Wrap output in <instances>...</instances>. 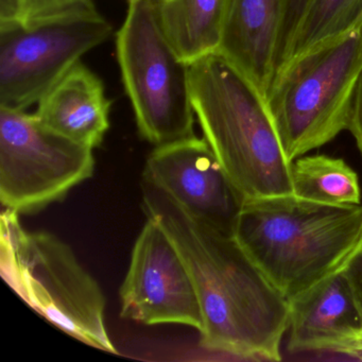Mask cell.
<instances>
[{
  "instance_id": "6da1fadb",
  "label": "cell",
  "mask_w": 362,
  "mask_h": 362,
  "mask_svg": "<svg viewBox=\"0 0 362 362\" xmlns=\"http://www.w3.org/2000/svg\"><path fill=\"white\" fill-rule=\"evenodd\" d=\"M143 204L146 215L168 233L192 275L202 313L201 345L243 359L281 361L289 300L235 237L194 219L146 182Z\"/></svg>"
},
{
  "instance_id": "7a4b0ae2",
  "label": "cell",
  "mask_w": 362,
  "mask_h": 362,
  "mask_svg": "<svg viewBox=\"0 0 362 362\" xmlns=\"http://www.w3.org/2000/svg\"><path fill=\"white\" fill-rule=\"evenodd\" d=\"M234 237L289 300L346 268L361 249L362 204H326L293 194L245 200Z\"/></svg>"
},
{
  "instance_id": "3957f363",
  "label": "cell",
  "mask_w": 362,
  "mask_h": 362,
  "mask_svg": "<svg viewBox=\"0 0 362 362\" xmlns=\"http://www.w3.org/2000/svg\"><path fill=\"white\" fill-rule=\"evenodd\" d=\"M190 97L203 139L245 201L293 194L266 97L239 67L220 52L192 63Z\"/></svg>"
},
{
  "instance_id": "277c9868",
  "label": "cell",
  "mask_w": 362,
  "mask_h": 362,
  "mask_svg": "<svg viewBox=\"0 0 362 362\" xmlns=\"http://www.w3.org/2000/svg\"><path fill=\"white\" fill-rule=\"evenodd\" d=\"M18 214L1 215L0 267L5 281L37 313L73 338L107 353L105 298L96 279L56 235L29 232Z\"/></svg>"
},
{
  "instance_id": "5b68a950",
  "label": "cell",
  "mask_w": 362,
  "mask_h": 362,
  "mask_svg": "<svg viewBox=\"0 0 362 362\" xmlns=\"http://www.w3.org/2000/svg\"><path fill=\"white\" fill-rule=\"evenodd\" d=\"M361 71L356 28L291 59L274 76L264 97L290 164L349 129Z\"/></svg>"
},
{
  "instance_id": "8992f818",
  "label": "cell",
  "mask_w": 362,
  "mask_h": 362,
  "mask_svg": "<svg viewBox=\"0 0 362 362\" xmlns=\"http://www.w3.org/2000/svg\"><path fill=\"white\" fill-rule=\"evenodd\" d=\"M116 54L141 136L156 147L194 136L190 65L165 35L156 0H129Z\"/></svg>"
},
{
  "instance_id": "52a82bcc",
  "label": "cell",
  "mask_w": 362,
  "mask_h": 362,
  "mask_svg": "<svg viewBox=\"0 0 362 362\" xmlns=\"http://www.w3.org/2000/svg\"><path fill=\"white\" fill-rule=\"evenodd\" d=\"M112 35L92 0L47 18L0 24V107L26 111Z\"/></svg>"
},
{
  "instance_id": "ba28073f",
  "label": "cell",
  "mask_w": 362,
  "mask_h": 362,
  "mask_svg": "<svg viewBox=\"0 0 362 362\" xmlns=\"http://www.w3.org/2000/svg\"><path fill=\"white\" fill-rule=\"evenodd\" d=\"M92 148L44 126L35 114L0 107V201L18 215L61 202L93 177Z\"/></svg>"
},
{
  "instance_id": "9c48e42d",
  "label": "cell",
  "mask_w": 362,
  "mask_h": 362,
  "mask_svg": "<svg viewBox=\"0 0 362 362\" xmlns=\"http://www.w3.org/2000/svg\"><path fill=\"white\" fill-rule=\"evenodd\" d=\"M147 218L120 288V317L146 325L183 324L200 332L202 313L189 270L162 224Z\"/></svg>"
},
{
  "instance_id": "30bf717a",
  "label": "cell",
  "mask_w": 362,
  "mask_h": 362,
  "mask_svg": "<svg viewBox=\"0 0 362 362\" xmlns=\"http://www.w3.org/2000/svg\"><path fill=\"white\" fill-rule=\"evenodd\" d=\"M144 180L194 219L234 237L245 199L204 139L194 135L156 147L146 162Z\"/></svg>"
},
{
  "instance_id": "8fae6325",
  "label": "cell",
  "mask_w": 362,
  "mask_h": 362,
  "mask_svg": "<svg viewBox=\"0 0 362 362\" xmlns=\"http://www.w3.org/2000/svg\"><path fill=\"white\" fill-rule=\"evenodd\" d=\"M290 351L346 355L362 339V310L344 269L289 300Z\"/></svg>"
},
{
  "instance_id": "7c38bea8",
  "label": "cell",
  "mask_w": 362,
  "mask_h": 362,
  "mask_svg": "<svg viewBox=\"0 0 362 362\" xmlns=\"http://www.w3.org/2000/svg\"><path fill=\"white\" fill-rule=\"evenodd\" d=\"M111 105L100 78L80 62L37 103L35 116L50 130L95 149L110 129Z\"/></svg>"
},
{
  "instance_id": "4fadbf2b",
  "label": "cell",
  "mask_w": 362,
  "mask_h": 362,
  "mask_svg": "<svg viewBox=\"0 0 362 362\" xmlns=\"http://www.w3.org/2000/svg\"><path fill=\"white\" fill-rule=\"evenodd\" d=\"M285 0H226L220 54L266 96L274 76L277 37Z\"/></svg>"
},
{
  "instance_id": "5bb4252c",
  "label": "cell",
  "mask_w": 362,
  "mask_h": 362,
  "mask_svg": "<svg viewBox=\"0 0 362 362\" xmlns=\"http://www.w3.org/2000/svg\"><path fill=\"white\" fill-rule=\"evenodd\" d=\"M158 22L187 64L219 52L226 0H156Z\"/></svg>"
},
{
  "instance_id": "9a60e30c",
  "label": "cell",
  "mask_w": 362,
  "mask_h": 362,
  "mask_svg": "<svg viewBox=\"0 0 362 362\" xmlns=\"http://www.w3.org/2000/svg\"><path fill=\"white\" fill-rule=\"evenodd\" d=\"M293 194L305 200L337 205L361 204L359 177L342 158L303 156L291 163Z\"/></svg>"
},
{
  "instance_id": "2e32d148",
  "label": "cell",
  "mask_w": 362,
  "mask_h": 362,
  "mask_svg": "<svg viewBox=\"0 0 362 362\" xmlns=\"http://www.w3.org/2000/svg\"><path fill=\"white\" fill-rule=\"evenodd\" d=\"M361 22L362 0H310L286 64L319 44L351 33Z\"/></svg>"
},
{
  "instance_id": "e0dca14e",
  "label": "cell",
  "mask_w": 362,
  "mask_h": 362,
  "mask_svg": "<svg viewBox=\"0 0 362 362\" xmlns=\"http://www.w3.org/2000/svg\"><path fill=\"white\" fill-rule=\"evenodd\" d=\"M86 1L88 0H0V24L47 18Z\"/></svg>"
},
{
  "instance_id": "ac0fdd59",
  "label": "cell",
  "mask_w": 362,
  "mask_h": 362,
  "mask_svg": "<svg viewBox=\"0 0 362 362\" xmlns=\"http://www.w3.org/2000/svg\"><path fill=\"white\" fill-rule=\"evenodd\" d=\"M347 130L353 135L358 150L362 156V71L356 86L351 107V120Z\"/></svg>"
},
{
  "instance_id": "d6986e66",
  "label": "cell",
  "mask_w": 362,
  "mask_h": 362,
  "mask_svg": "<svg viewBox=\"0 0 362 362\" xmlns=\"http://www.w3.org/2000/svg\"><path fill=\"white\" fill-rule=\"evenodd\" d=\"M362 310V250H359L344 269Z\"/></svg>"
},
{
  "instance_id": "ffe728a7",
  "label": "cell",
  "mask_w": 362,
  "mask_h": 362,
  "mask_svg": "<svg viewBox=\"0 0 362 362\" xmlns=\"http://www.w3.org/2000/svg\"><path fill=\"white\" fill-rule=\"evenodd\" d=\"M358 30H359V33H360V35H361V39H362V22H361V24H360V26L358 27Z\"/></svg>"
},
{
  "instance_id": "44dd1931",
  "label": "cell",
  "mask_w": 362,
  "mask_h": 362,
  "mask_svg": "<svg viewBox=\"0 0 362 362\" xmlns=\"http://www.w3.org/2000/svg\"><path fill=\"white\" fill-rule=\"evenodd\" d=\"M360 250H362V243H361V249H360Z\"/></svg>"
},
{
  "instance_id": "7402d4cb",
  "label": "cell",
  "mask_w": 362,
  "mask_h": 362,
  "mask_svg": "<svg viewBox=\"0 0 362 362\" xmlns=\"http://www.w3.org/2000/svg\"><path fill=\"white\" fill-rule=\"evenodd\" d=\"M309 1H310V0H309ZM309 4V3H308Z\"/></svg>"
}]
</instances>
